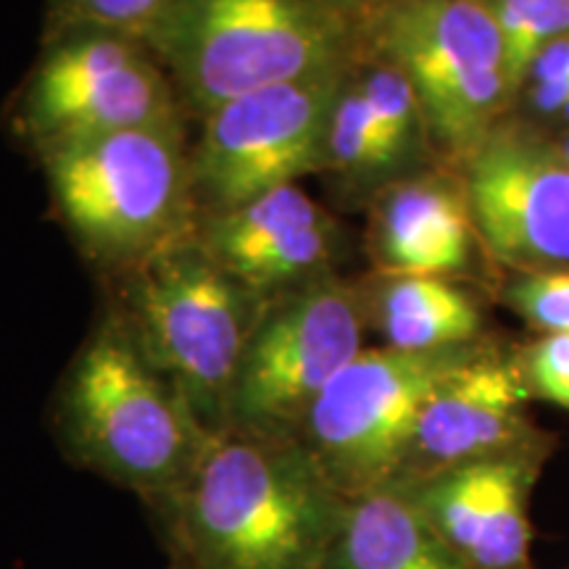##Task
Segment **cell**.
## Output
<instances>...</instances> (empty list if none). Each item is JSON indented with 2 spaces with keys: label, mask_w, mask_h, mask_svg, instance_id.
<instances>
[{
  "label": "cell",
  "mask_w": 569,
  "mask_h": 569,
  "mask_svg": "<svg viewBox=\"0 0 569 569\" xmlns=\"http://www.w3.org/2000/svg\"><path fill=\"white\" fill-rule=\"evenodd\" d=\"M569 77V34L567 38L553 40L538 53L536 63H532L528 80L530 84H551L561 82Z\"/></svg>",
  "instance_id": "7402d4cb"
},
{
  "label": "cell",
  "mask_w": 569,
  "mask_h": 569,
  "mask_svg": "<svg viewBox=\"0 0 569 569\" xmlns=\"http://www.w3.org/2000/svg\"><path fill=\"white\" fill-rule=\"evenodd\" d=\"M461 169L478 240L496 261L517 274L569 269V161L559 140L498 124Z\"/></svg>",
  "instance_id": "8fae6325"
},
{
  "label": "cell",
  "mask_w": 569,
  "mask_h": 569,
  "mask_svg": "<svg viewBox=\"0 0 569 569\" xmlns=\"http://www.w3.org/2000/svg\"><path fill=\"white\" fill-rule=\"evenodd\" d=\"M322 569H472L438 530L407 488L390 482L346 501L338 536Z\"/></svg>",
  "instance_id": "e0dca14e"
},
{
  "label": "cell",
  "mask_w": 569,
  "mask_h": 569,
  "mask_svg": "<svg viewBox=\"0 0 569 569\" xmlns=\"http://www.w3.org/2000/svg\"><path fill=\"white\" fill-rule=\"evenodd\" d=\"M486 340L446 351L365 348L317 398L298 443L343 498L390 486L427 401Z\"/></svg>",
  "instance_id": "ba28073f"
},
{
  "label": "cell",
  "mask_w": 569,
  "mask_h": 569,
  "mask_svg": "<svg viewBox=\"0 0 569 569\" xmlns=\"http://www.w3.org/2000/svg\"><path fill=\"white\" fill-rule=\"evenodd\" d=\"M530 403L517 348L488 338L427 401L396 482L430 478L530 443L543 432L532 425Z\"/></svg>",
  "instance_id": "4fadbf2b"
},
{
  "label": "cell",
  "mask_w": 569,
  "mask_h": 569,
  "mask_svg": "<svg viewBox=\"0 0 569 569\" xmlns=\"http://www.w3.org/2000/svg\"><path fill=\"white\" fill-rule=\"evenodd\" d=\"M475 230L465 182L448 172H415L380 190L372 251L382 274L453 277L472 261Z\"/></svg>",
  "instance_id": "2e32d148"
},
{
  "label": "cell",
  "mask_w": 569,
  "mask_h": 569,
  "mask_svg": "<svg viewBox=\"0 0 569 569\" xmlns=\"http://www.w3.org/2000/svg\"><path fill=\"white\" fill-rule=\"evenodd\" d=\"M172 80L138 38L106 30L46 34L13 127L32 148L127 127L182 124Z\"/></svg>",
  "instance_id": "9c48e42d"
},
{
  "label": "cell",
  "mask_w": 569,
  "mask_h": 569,
  "mask_svg": "<svg viewBox=\"0 0 569 569\" xmlns=\"http://www.w3.org/2000/svg\"><path fill=\"white\" fill-rule=\"evenodd\" d=\"M34 153L56 213L96 264L119 272L196 230L182 124L82 134Z\"/></svg>",
  "instance_id": "277c9868"
},
{
  "label": "cell",
  "mask_w": 569,
  "mask_h": 569,
  "mask_svg": "<svg viewBox=\"0 0 569 569\" xmlns=\"http://www.w3.org/2000/svg\"><path fill=\"white\" fill-rule=\"evenodd\" d=\"M346 71L248 92L206 113L201 138L190 148L198 217L317 174Z\"/></svg>",
  "instance_id": "30bf717a"
},
{
  "label": "cell",
  "mask_w": 569,
  "mask_h": 569,
  "mask_svg": "<svg viewBox=\"0 0 569 569\" xmlns=\"http://www.w3.org/2000/svg\"><path fill=\"white\" fill-rule=\"evenodd\" d=\"M196 234L224 272L264 301L336 274L343 248L340 224L298 182L198 217Z\"/></svg>",
  "instance_id": "5bb4252c"
},
{
  "label": "cell",
  "mask_w": 569,
  "mask_h": 569,
  "mask_svg": "<svg viewBox=\"0 0 569 569\" xmlns=\"http://www.w3.org/2000/svg\"><path fill=\"white\" fill-rule=\"evenodd\" d=\"M169 569H180V567H174V565H169Z\"/></svg>",
  "instance_id": "d4e9b609"
},
{
  "label": "cell",
  "mask_w": 569,
  "mask_h": 569,
  "mask_svg": "<svg viewBox=\"0 0 569 569\" xmlns=\"http://www.w3.org/2000/svg\"><path fill=\"white\" fill-rule=\"evenodd\" d=\"M172 0H48L46 34L106 30L142 40Z\"/></svg>",
  "instance_id": "d6986e66"
},
{
  "label": "cell",
  "mask_w": 569,
  "mask_h": 569,
  "mask_svg": "<svg viewBox=\"0 0 569 569\" xmlns=\"http://www.w3.org/2000/svg\"><path fill=\"white\" fill-rule=\"evenodd\" d=\"M427 148L430 138L415 88L393 63L361 51L332 103L319 172L351 190H386L415 174Z\"/></svg>",
  "instance_id": "9a60e30c"
},
{
  "label": "cell",
  "mask_w": 569,
  "mask_h": 569,
  "mask_svg": "<svg viewBox=\"0 0 569 569\" xmlns=\"http://www.w3.org/2000/svg\"><path fill=\"white\" fill-rule=\"evenodd\" d=\"M517 353L532 401L569 411V332L538 336Z\"/></svg>",
  "instance_id": "44dd1931"
},
{
  "label": "cell",
  "mask_w": 569,
  "mask_h": 569,
  "mask_svg": "<svg viewBox=\"0 0 569 569\" xmlns=\"http://www.w3.org/2000/svg\"><path fill=\"white\" fill-rule=\"evenodd\" d=\"M346 501L301 443L219 432L146 507L180 569H322Z\"/></svg>",
  "instance_id": "6da1fadb"
},
{
  "label": "cell",
  "mask_w": 569,
  "mask_h": 569,
  "mask_svg": "<svg viewBox=\"0 0 569 569\" xmlns=\"http://www.w3.org/2000/svg\"><path fill=\"white\" fill-rule=\"evenodd\" d=\"M503 301L538 336L569 332V269L517 274Z\"/></svg>",
  "instance_id": "ffe728a7"
},
{
  "label": "cell",
  "mask_w": 569,
  "mask_h": 569,
  "mask_svg": "<svg viewBox=\"0 0 569 569\" xmlns=\"http://www.w3.org/2000/svg\"><path fill=\"white\" fill-rule=\"evenodd\" d=\"M361 48L407 77L430 148L465 163L515 101L488 0H377L359 13Z\"/></svg>",
  "instance_id": "8992f818"
},
{
  "label": "cell",
  "mask_w": 569,
  "mask_h": 569,
  "mask_svg": "<svg viewBox=\"0 0 569 569\" xmlns=\"http://www.w3.org/2000/svg\"><path fill=\"white\" fill-rule=\"evenodd\" d=\"M551 448L553 440L540 432L507 453L398 486L472 569H536L530 501Z\"/></svg>",
  "instance_id": "7c38bea8"
},
{
  "label": "cell",
  "mask_w": 569,
  "mask_h": 569,
  "mask_svg": "<svg viewBox=\"0 0 569 569\" xmlns=\"http://www.w3.org/2000/svg\"><path fill=\"white\" fill-rule=\"evenodd\" d=\"M51 419L77 467L146 503L180 486L213 438L113 309L61 375Z\"/></svg>",
  "instance_id": "7a4b0ae2"
},
{
  "label": "cell",
  "mask_w": 569,
  "mask_h": 569,
  "mask_svg": "<svg viewBox=\"0 0 569 569\" xmlns=\"http://www.w3.org/2000/svg\"><path fill=\"white\" fill-rule=\"evenodd\" d=\"M367 298L338 274L267 301L234 375L224 432L298 443L306 417L365 351Z\"/></svg>",
  "instance_id": "52a82bcc"
},
{
  "label": "cell",
  "mask_w": 569,
  "mask_h": 569,
  "mask_svg": "<svg viewBox=\"0 0 569 569\" xmlns=\"http://www.w3.org/2000/svg\"><path fill=\"white\" fill-rule=\"evenodd\" d=\"M336 3L343 6L346 11H351V13H356V17H359L361 11H367L369 6L377 3V0H336Z\"/></svg>",
  "instance_id": "603a6c76"
},
{
  "label": "cell",
  "mask_w": 569,
  "mask_h": 569,
  "mask_svg": "<svg viewBox=\"0 0 569 569\" xmlns=\"http://www.w3.org/2000/svg\"><path fill=\"white\" fill-rule=\"evenodd\" d=\"M365 298L369 327L396 351H446L486 340L478 301L448 277L382 274Z\"/></svg>",
  "instance_id": "ac0fdd59"
},
{
  "label": "cell",
  "mask_w": 569,
  "mask_h": 569,
  "mask_svg": "<svg viewBox=\"0 0 569 569\" xmlns=\"http://www.w3.org/2000/svg\"><path fill=\"white\" fill-rule=\"evenodd\" d=\"M117 315L142 353L196 411L224 432L240 359L267 301L206 251L196 230L117 272Z\"/></svg>",
  "instance_id": "5b68a950"
},
{
  "label": "cell",
  "mask_w": 569,
  "mask_h": 569,
  "mask_svg": "<svg viewBox=\"0 0 569 569\" xmlns=\"http://www.w3.org/2000/svg\"><path fill=\"white\" fill-rule=\"evenodd\" d=\"M559 146H561V151H565V156H567V161H569V132L565 134V138L559 140Z\"/></svg>",
  "instance_id": "cb8c5ba5"
},
{
  "label": "cell",
  "mask_w": 569,
  "mask_h": 569,
  "mask_svg": "<svg viewBox=\"0 0 569 569\" xmlns=\"http://www.w3.org/2000/svg\"><path fill=\"white\" fill-rule=\"evenodd\" d=\"M142 42L203 119L248 92L343 71L361 32L336 0H172Z\"/></svg>",
  "instance_id": "3957f363"
}]
</instances>
